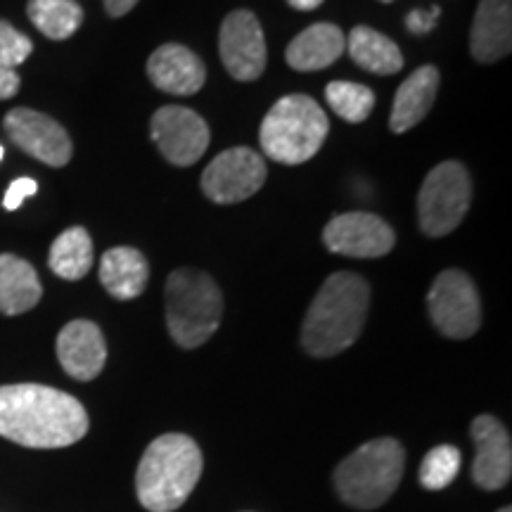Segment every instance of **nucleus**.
Masks as SVG:
<instances>
[{
  "label": "nucleus",
  "instance_id": "f257e3e1",
  "mask_svg": "<svg viewBox=\"0 0 512 512\" xmlns=\"http://www.w3.org/2000/svg\"><path fill=\"white\" fill-rule=\"evenodd\" d=\"M88 432L79 399L46 384L0 387V437L27 448H64Z\"/></svg>",
  "mask_w": 512,
  "mask_h": 512
},
{
  "label": "nucleus",
  "instance_id": "f03ea898",
  "mask_svg": "<svg viewBox=\"0 0 512 512\" xmlns=\"http://www.w3.org/2000/svg\"><path fill=\"white\" fill-rule=\"evenodd\" d=\"M370 287L356 273H335L325 280L304 318L302 344L311 356L330 358L349 349L366 325Z\"/></svg>",
  "mask_w": 512,
  "mask_h": 512
},
{
  "label": "nucleus",
  "instance_id": "7ed1b4c3",
  "mask_svg": "<svg viewBox=\"0 0 512 512\" xmlns=\"http://www.w3.org/2000/svg\"><path fill=\"white\" fill-rule=\"evenodd\" d=\"M202 451L188 434H162L147 446L136 472V494L145 510L174 512L202 477Z\"/></svg>",
  "mask_w": 512,
  "mask_h": 512
},
{
  "label": "nucleus",
  "instance_id": "20e7f679",
  "mask_svg": "<svg viewBox=\"0 0 512 512\" xmlns=\"http://www.w3.org/2000/svg\"><path fill=\"white\" fill-rule=\"evenodd\" d=\"M406 451L392 437L373 439L356 448L335 470V489L351 508L375 510L399 489Z\"/></svg>",
  "mask_w": 512,
  "mask_h": 512
},
{
  "label": "nucleus",
  "instance_id": "39448f33",
  "mask_svg": "<svg viewBox=\"0 0 512 512\" xmlns=\"http://www.w3.org/2000/svg\"><path fill=\"white\" fill-rule=\"evenodd\" d=\"M330 131L328 114L309 95H285L271 107L261 124V150L278 164H304L325 143Z\"/></svg>",
  "mask_w": 512,
  "mask_h": 512
},
{
  "label": "nucleus",
  "instance_id": "423d86ee",
  "mask_svg": "<svg viewBox=\"0 0 512 512\" xmlns=\"http://www.w3.org/2000/svg\"><path fill=\"white\" fill-rule=\"evenodd\" d=\"M223 297L211 275L181 268L166 280V325L178 347L197 349L219 330Z\"/></svg>",
  "mask_w": 512,
  "mask_h": 512
},
{
  "label": "nucleus",
  "instance_id": "0eeeda50",
  "mask_svg": "<svg viewBox=\"0 0 512 512\" xmlns=\"http://www.w3.org/2000/svg\"><path fill=\"white\" fill-rule=\"evenodd\" d=\"M472 200V181L460 162H444L427 174L418 195L422 233L444 238L463 223Z\"/></svg>",
  "mask_w": 512,
  "mask_h": 512
},
{
  "label": "nucleus",
  "instance_id": "6e6552de",
  "mask_svg": "<svg viewBox=\"0 0 512 512\" xmlns=\"http://www.w3.org/2000/svg\"><path fill=\"white\" fill-rule=\"evenodd\" d=\"M432 323L448 339H470L482 325V302L470 275L444 271L427 294Z\"/></svg>",
  "mask_w": 512,
  "mask_h": 512
},
{
  "label": "nucleus",
  "instance_id": "1a4fd4ad",
  "mask_svg": "<svg viewBox=\"0 0 512 512\" xmlns=\"http://www.w3.org/2000/svg\"><path fill=\"white\" fill-rule=\"evenodd\" d=\"M266 181L264 157L256 155L249 147H230L202 174V190L211 202L235 204L245 202L261 190Z\"/></svg>",
  "mask_w": 512,
  "mask_h": 512
},
{
  "label": "nucleus",
  "instance_id": "9d476101",
  "mask_svg": "<svg viewBox=\"0 0 512 512\" xmlns=\"http://www.w3.org/2000/svg\"><path fill=\"white\" fill-rule=\"evenodd\" d=\"M159 152L176 166H192L209 147V126L188 107L166 105L155 112L150 124Z\"/></svg>",
  "mask_w": 512,
  "mask_h": 512
},
{
  "label": "nucleus",
  "instance_id": "9b49d317",
  "mask_svg": "<svg viewBox=\"0 0 512 512\" xmlns=\"http://www.w3.org/2000/svg\"><path fill=\"white\" fill-rule=\"evenodd\" d=\"M221 60L238 81H256L266 69V38L259 19L249 10H235L223 19L219 36Z\"/></svg>",
  "mask_w": 512,
  "mask_h": 512
},
{
  "label": "nucleus",
  "instance_id": "f8f14e48",
  "mask_svg": "<svg viewBox=\"0 0 512 512\" xmlns=\"http://www.w3.org/2000/svg\"><path fill=\"white\" fill-rule=\"evenodd\" d=\"M5 133L19 150L48 166H64L72 159V138L48 114L17 107L3 121Z\"/></svg>",
  "mask_w": 512,
  "mask_h": 512
},
{
  "label": "nucleus",
  "instance_id": "ddd939ff",
  "mask_svg": "<svg viewBox=\"0 0 512 512\" xmlns=\"http://www.w3.org/2000/svg\"><path fill=\"white\" fill-rule=\"evenodd\" d=\"M323 242L330 252L354 256V259H377L394 249L396 235L387 221L366 211H349L335 216L325 226Z\"/></svg>",
  "mask_w": 512,
  "mask_h": 512
},
{
  "label": "nucleus",
  "instance_id": "4468645a",
  "mask_svg": "<svg viewBox=\"0 0 512 512\" xmlns=\"http://www.w3.org/2000/svg\"><path fill=\"white\" fill-rule=\"evenodd\" d=\"M475 439V463L472 479L479 489L498 491L512 477V444L510 434L494 415H477L472 422Z\"/></svg>",
  "mask_w": 512,
  "mask_h": 512
},
{
  "label": "nucleus",
  "instance_id": "2eb2a0df",
  "mask_svg": "<svg viewBox=\"0 0 512 512\" xmlns=\"http://www.w3.org/2000/svg\"><path fill=\"white\" fill-rule=\"evenodd\" d=\"M57 358L64 373L79 382H91L107 363V344L93 320H72L57 335Z\"/></svg>",
  "mask_w": 512,
  "mask_h": 512
},
{
  "label": "nucleus",
  "instance_id": "dca6fc26",
  "mask_svg": "<svg viewBox=\"0 0 512 512\" xmlns=\"http://www.w3.org/2000/svg\"><path fill=\"white\" fill-rule=\"evenodd\" d=\"M147 76L155 88L171 95H195L204 86L207 72L200 57L178 43H166L147 60Z\"/></svg>",
  "mask_w": 512,
  "mask_h": 512
},
{
  "label": "nucleus",
  "instance_id": "f3484780",
  "mask_svg": "<svg viewBox=\"0 0 512 512\" xmlns=\"http://www.w3.org/2000/svg\"><path fill=\"white\" fill-rule=\"evenodd\" d=\"M512 48V0H479L470 50L477 62H496Z\"/></svg>",
  "mask_w": 512,
  "mask_h": 512
},
{
  "label": "nucleus",
  "instance_id": "a211bd4d",
  "mask_svg": "<svg viewBox=\"0 0 512 512\" xmlns=\"http://www.w3.org/2000/svg\"><path fill=\"white\" fill-rule=\"evenodd\" d=\"M347 50V36L335 24L318 22L313 27L304 29L302 34L294 36V41L287 46V64L297 72H320L337 62Z\"/></svg>",
  "mask_w": 512,
  "mask_h": 512
},
{
  "label": "nucleus",
  "instance_id": "6ab92c4d",
  "mask_svg": "<svg viewBox=\"0 0 512 512\" xmlns=\"http://www.w3.org/2000/svg\"><path fill=\"white\" fill-rule=\"evenodd\" d=\"M439 91V69L427 64V67L415 69L401 88L396 91L394 110L389 117V128L394 133H406L413 126H418L427 112L432 110L434 100H437Z\"/></svg>",
  "mask_w": 512,
  "mask_h": 512
},
{
  "label": "nucleus",
  "instance_id": "aec40b11",
  "mask_svg": "<svg viewBox=\"0 0 512 512\" xmlns=\"http://www.w3.org/2000/svg\"><path fill=\"white\" fill-rule=\"evenodd\" d=\"M150 268L147 259L133 247H114L100 259V283L114 299L128 302L145 292Z\"/></svg>",
  "mask_w": 512,
  "mask_h": 512
},
{
  "label": "nucleus",
  "instance_id": "412c9836",
  "mask_svg": "<svg viewBox=\"0 0 512 512\" xmlns=\"http://www.w3.org/2000/svg\"><path fill=\"white\" fill-rule=\"evenodd\" d=\"M41 280L29 261L15 254H0V313L19 316L41 302Z\"/></svg>",
  "mask_w": 512,
  "mask_h": 512
},
{
  "label": "nucleus",
  "instance_id": "4be33fe9",
  "mask_svg": "<svg viewBox=\"0 0 512 512\" xmlns=\"http://www.w3.org/2000/svg\"><path fill=\"white\" fill-rule=\"evenodd\" d=\"M347 50L358 67L373 74H396L403 67V55L392 38L368 27H356L347 38Z\"/></svg>",
  "mask_w": 512,
  "mask_h": 512
},
{
  "label": "nucleus",
  "instance_id": "5701e85b",
  "mask_svg": "<svg viewBox=\"0 0 512 512\" xmlns=\"http://www.w3.org/2000/svg\"><path fill=\"white\" fill-rule=\"evenodd\" d=\"M50 271L64 280L86 278L93 268V240L86 228L74 226L57 235L48 256Z\"/></svg>",
  "mask_w": 512,
  "mask_h": 512
},
{
  "label": "nucleus",
  "instance_id": "b1692460",
  "mask_svg": "<svg viewBox=\"0 0 512 512\" xmlns=\"http://www.w3.org/2000/svg\"><path fill=\"white\" fill-rule=\"evenodd\" d=\"M27 12L34 27L53 41L74 36L83 22L81 5L74 0H29Z\"/></svg>",
  "mask_w": 512,
  "mask_h": 512
},
{
  "label": "nucleus",
  "instance_id": "393cba45",
  "mask_svg": "<svg viewBox=\"0 0 512 512\" xmlns=\"http://www.w3.org/2000/svg\"><path fill=\"white\" fill-rule=\"evenodd\" d=\"M325 100L332 112L351 124H361L375 107V93L368 86L354 81H332L325 88Z\"/></svg>",
  "mask_w": 512,
  "mask_h": 512
},
{
  "label": "nucleus",
  "instance_id": "a878e982",
  "mask_svg": "<svg viewBox=\"0 0 512 512\" xmlns=\"http://www.w3.org/2000/svg\"><path fill=\"white\" fill-rule=\"evenodd\" d=\"M460 463H463V458H460V451L456 446L451 444L434 446L420 463V472H418L420 484L425 486L427 491L446 489V486L458 477Z\"/></svg>",
  "mask_w": 512,
  "mask_h": 512
},
{
  "label": "nucleus",
  "instance_id": "bb28decb",
  "mask_svg": "<svg viewBox=\"0 0 512 512\" xmlns=\"http://www.w3.org/2000/svg\"><path fill=\"white\" fill-rule=\"evenodd\" d=\"M31 41L10 22L0 19V67L15 69L31 55Z\"/></svg>",
  "mask_w": 512,
  "mask_h": 512
},
{
  "label": "nucleus",
  "instance_id": "cd10ccee",
  "mask_svg": "<svg viewBox=\"0 0 512 512\" xmlns=\"http://www.w3.org/2000/svg\"><path fill=\"white\" fill-rule=\"evenodd\" d=\"M38 190V183L34 178H17L15 183H10L8 192H5V200H3V207L8 211H15L22 207V202L27 200V197L36 195Z\"/></svg>",
  "mask_w": 512,
  "mask_h": 512
},
{
  "label": "nucleus",
  "instance_id": "c85d7f7f",
  "mask_svg": "<svg viewBox=\"0 0 512 512\" xmlns=\"http://www.w3.org/2000/svg\"><path fill=\"white\" fill-rule=\"evenodd\" d=\"M439 5H434V8H430V12L427 10H413L411 15L406 17V27L413 31V34H430V31L434 29V22L439 19Z\"/></svg>",
  "mask_w": 512,
  "mask_h": 512
},
{
  "label": "nucleus",
  "instance_id": "c756f323",
  "mask_svg": "<svg viewBox=\"0 0 512 512\" xmlns=\"http://www.w3.org/2000/svg\"><path fill=\"white\" fill-rule=\"evenodd\" d=\"M19 91V76L15 69L0 67V100L15 98Z\"/></svg>",
  "mask_w": 512,
  "mask_h": 512
},
{
  "label": "nucleus",
  "instance_id": "7c9ffc66",
  "mask_svg": "<svg viewBox=\"0 0 512 512\" xmlns=\"http://www.w3.org/2000/svg\"><path fill=\"white\" fill-rule=\"evenodd\" d=\"M138 5V0H105V10L112 17H124Z\"/></svg>",
  "mask_w": 512,
  "mask_h": 512
},
{
  "label": "nucleus",
  "instance_id": "2f4dec72",
  "mask_svg": "<svg viewBox=\"0 0 512 512\" xmlns=\"http://www.w3.org/2000/svg\"><path fill=\"white\" fill-rule=\"evenodd\" d=\"M287 3H290L294 10L309 12V10L320 8V5H323V0H287Z\"/></svg>",
  "mask_w": 512,
  "mask_h": 512
},
{
  "label": "nucleus",
  "instance_id": "473e14b6",
  "mask_svg": "<svg viewBox=\"0 0 512 512\" xmlns=\"http://www.w3.org/2000/svg\"><path fill=\"white\" fill-rule=\"evenodd\" d=\"M3 155H5V150H3V145H0V159H3Z\"/></svg>",
  "mask_w": 512,
  "mask_h": 512
},
{
  "label": "nucleus",
  "instance_id": "72a5a7b5",
  "mask_svg": "<svg viewBox=\"0 0 512 512\" xmlns=\"http://www.w3.org/2000/svg\"><path fill=\"white\" fill-rule=\"evenodd\" d=\"M498 512H512V510H510V508H501Z\"/></svg>",
  "mask_w": 512,
  "mask_h": 512
},
{
  "label": "nucleus",
  "instance_id": "f704fd0d",
  "mask_svg": "<svg viewBox=\"0 0 512 512\" xmlns=\"http://www.w3.org/2000/svg\"><path fill=\"white\" fill-rule=\"evenodd\" d=\"M380 3H394V0H380Z\"/></svg>",
  "mask_w": 512,
  "mask_h": 512
}]
</instances>
